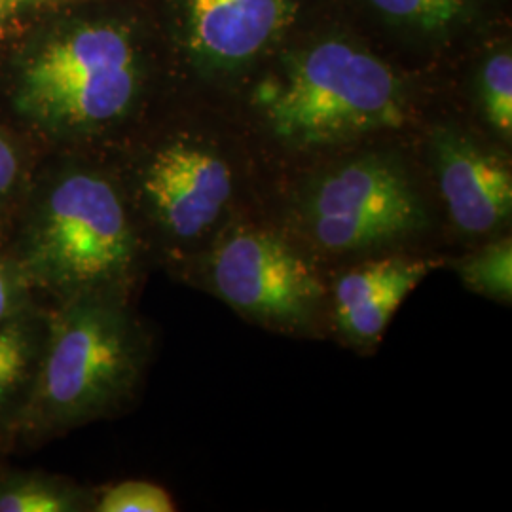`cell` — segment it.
Returning <instances> with one entry per match:
<instances>
[{"label": "cell", "mask_w": 512, "mask_h": 512, "mask_svg": "<svg viewBox=\"0 0 512 512\" xmlns=\"http://www.w3.org/2000/svg\"><path fill=\"white\" fill-rule=\"evenodd\" d=\"M262 105L275 135L300 147L401 128L406 114L395 73L342 40L296 57L281 80L262 92Z\"/></svg>", "instance_id": "1"}, {"label": "cell", "mask_w": 512, "mask_h": 512, "mask_svg": "<svg viewBox=\"0 0 512 512\" xmlns=\"http://www.w3.org/2000/svg\"><path fill=\"white\" fill-rule=\"evenodd\" d=\"M137 69L129 37L112 25H88L46 44L27 65L29 107L63 126L118 118L135 95Z\"/></svg>", "instance_id": "2"}, {"label": "cell", "mask_w": 512, "mask_h": 512, "mask_svg": "<svg viewBox=\"0 0 512 512\" xmlns=\"http://www.w3.org/2000/svg\"><path fill=\"white\" fill-rule=\"evenodd\" d=\"M133 236L107 181L71 175L55 186L38 222L35 262L55 285L92 289L128 270Z\"/></svg>", "instance_id": "3"}, {"label": "cell", "mask_w": 512, "mask_h": 512, "mask_svg": "<svg viewBox=\"0 0 512 512\" xmlns=\"http://www.w3.org/2000/svg\"><path fill=\"white\" fill-rule=\"evenodd\" d=\"M122 313L84 302L57 323L38 399L57 421L90 418L131 384L137 355Z\"/></svg>", "instance_id": "4"}, {"label": "cell", "mask_w": 512, "mask_h": 512, "mask_svg": "<svg viewBox=\"0 0 512 512\" xmlns=\"http://www.w3.org/2000/svg\"><path fill=\"white\" fill-rule=\"evenodd\" d=\"M308 222L319 245L351 253L418 232L425 211L397 165L363 158L319 183L311 194Z\"/></svg>", "instance_id": "5"}, {"label": "cell", "mask_w": 512, "mask_h": 512, "mask_svg": "<svg viewBox=\"0 0 512 512\" xmlns=\"http://www.w3.org/2000/svg\"><path fill=\"white\" fill-rule=\"evenodd\" d=\"M211 277L232 308L277 327L306 325L323 293L308 260L266 232H241L224 241Z\"/></svg>", "instance_id": "6"}, {"label": "cell", "mask_w": 512, "mask_h": 512, "mask_svg": "<svg viewBox=\"0 0 512 512\" xmlns=\"http://www.w3.org/2000/svg\"><path fill=\"white\" fill-rule=\"evenodd\" d=\"M145 190L169 232L196 238L219 219L232 194L228 165L190 145H171L148 165Z\"/></svg>", "instance_id": "7"}, {"label": "cell", "mask_w": 512, "mask_h": 512, "mask_svg": "<svg viewBox=\"0 0 512 512\" xmlns=\"http://www.w3.org/2000/svg\"><path fill=\"white\" fill-rule=\"evenodd\" d=\"M440 190L456 226L486 234L511 217V169L475 143L440 133L435 141Z\"/></svg>", "instance_id": "8"}, {"label": "cell", "mask_w": 512, "mask_h": 512, "mask_svg": "<svg viewBox=\"0 0 512 512\" xmlns=\"http://www.w3.org/2000/svg\"><path fill=\"white\" fill-rule=\"evenodd\" d=\"M435 268L423 258H384L340 277L334 289L336 321L353 340H376L404 298Z\"/></svg>", "instance_id": "9"}, {"label": "cell", "mask_w": 512, "mask_h": 512, "mask_svg": "<svg viewBox=\"0 0 512 512\" xmlns=\"http://www.w3.org/2000/svg\"><path fill=\"white\" fill-rule=\"evenodd\" d=\"M200 54L238 63L262 52L291 19V0H186Z\"/></svg>", "instance_id": "10"}, {"label": "cell", "mask_w": 512, "mask_h": 512, "mask_svg": "<svg viewBox=\"0 0 512 512\" xmlns=\"http://www.w3.org/2000/svg\"><path fill=\"white\" fill-rule=\"evenodd\" d=\"M459 274L465 285L476 293L509 302L512 296L511 239H499L480 253L465 258L459 266Z\"/></svg>", "instance_id": "11"}, {"label": "cell", "mask_w": 512, "mask_h": 512, "mask_svg": "<svg viewBox=\"0 0 512 512\" xmlns=\"http://www.w3.org/2000/svg\"><path fill=\"white\" fill-rule=\"evenodd\" d=\"M480 95L488 122L497 131H512V57L509 52L492 55L482 69Z\"/></svg>", "instance_id": "12"}, {"label": "cell", "mask_w": 512, "mask_h": 512, "mask_svg": "<svg viewBox=\"0 0 512 512\" xmlns=\"http://www.w3.org/2000/svg\"><path fill=\"white\" fill-rule=\"evenodd\" d=\"M382 14L425 31L450 27L467 10L469 0H370Z\"/></svg>", "instance_id": "13"}, {"label": "cell", "mask_w": 512, "mask_h": 512, "mask_svg": "<svg viewBox=\"0 0 512 512\" xmlns=\"http://www.w3.org/2000/svg\"><path fill=\"white\" fill-rule=\"evenodd\" d=\"M97 511L101 512H173L175 503L162 486L143 480H129L107 490Z\"/></svg>", "instance_id": "14"}, {"label": "cell", "mask_w": 512, "mask_h": 512, "mask_svg": "<svg viewBox=\"0 0 512 512\" xmlns=\"http://www.w3.org/2000/svg\"><path fill=\"white\" fill-rule=\"evenodd\" d=\"M71 509V499L67 495L42 482H25L0 494V512H65Z\"/></svg>", "instance_id": "15"}, {"label": "cell", "mask_w": 512, "mask_h": 512, "mask_svg": "<svg viewBox=\"0 0 512 512\" xmlns=\"http://www.w3.org/2000/svg\"><path fill=\"white\" fill-rule=\"evenodd\" d=\"M29 344L16 327L0 329V401L16 387L25 374Z\"/></svg>", "instance_id": "16"}, {"label": "cell", "mask_w": 512, "mask_h": 512, "mask_svg": "<svg viewBox=\"0 0 512 512\" xmlns=\"http://www.w3.org/2000/svg\"><path fill=\"white\" fill-rule=\"evenodd\" d=\"M18 156L14 148L8 145L4 137H0V196H4L18 177Z\"/></svg>", "instance_id": "17"}, {"label": "cell", "mask_w": 512, "mask_h": 512, "mask_svg": "<svg viewBox=\"0 0 512 512\" xmlns=\"http://www.w3.org/2000/svg\"><path fill=\"white\" fill-rule=\"evenodd\" d=\"M10 306H12V285L8 275L4 274L0 268V321L8 315Z\"/></svg>", "instance_id": "18"}, {"label": "cell", "mask_w": 512, "mask_h": 512, "mask_svg": "<svg viewBox=\"0 0 512 512\" xmlns=\"http://www.w3.org/2000/svg\"><path fill=\"white\" fill-rule=\"evenodd\" d=\"M31 0H0V19L16 16Z\"/></svg>", "instance_id": "19"}]
</instances>
